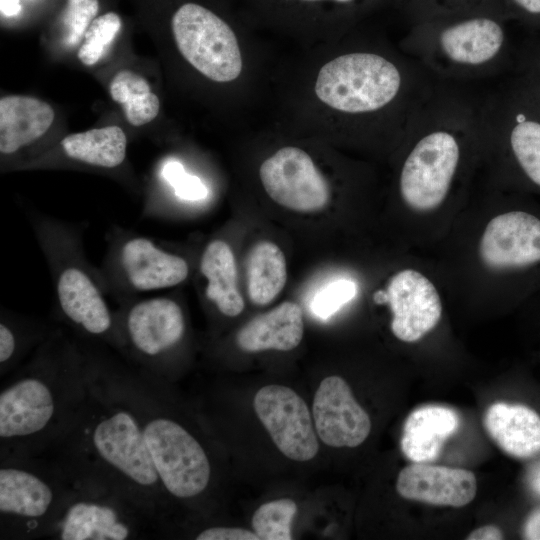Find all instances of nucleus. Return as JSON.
I'll list each match as a JSON object with an SVG mask.
<instances>
[{
  "instance_id": "0eeeda50",
  "label": "nucleus",
  "mask_w": 540,
  "mask_h": 540,
  "mask_svg": "<svg viewBox=\"0 0 540 540\" xmlns=\"http://www.w3.org/2000/svg\"><path fill=\"white\" fill-rule=\"evenodd\" d=\"M144 433L159 479L170 494L189 498L205 490L210 463L186 429L171 419L156 417L145 424Z\"/></svg>"
},
{
  "instance_id": "39448f33",
  "label": "nucleus",
  "mask_w": 540,
  "mask_h": 540,
  "mask_svg": "<svg viewBox=\"0 0 540 540\" xmlns=\"http://www.w3.org/2000/svg\"><path fill=\"white\" fill-rule=\"evenodd\" d=\"M106 241L100 277L119 304L179 286L190 276V261L155 238L114 225Z\"/></svg>"
},
{
  "instance_id": "2f4dec72",
  "label": "nucleus",
  "mask_w": 540,
  "mask_h": 540,
  "mask_svg": "<svg viewBox=\"0 0 540 540\" xmlns=\"http://www.w3.org/2000/svg\"><path fill=\"white\" fill-rule=\"evenodd\" d=\"M515 73L540 92V40L523 45L517 54Z\"/></svg>"
},
{
  "instance_id": "4be33fe9",
  "label": "nucleus",
  "mask_w": 540,
  "mask_h": 540,
  "mask_svg": "<svg viewBox=\"0 0 540 540\" xmlns=\"http://www.w3.org/2000/svg\"><path fill=\"white\" fill-rule=\"evenodd\" d=\"M127 138L118 126H106L67 135L60 142L69 161L105 170H115L126 159Z\"/></svg>"
},
{
  "instance_id": "1a4fd4ad",
  "label": "nucleus",
  "mask_w": 540,
  "mask_h": 540,
  "mask_svg": "<svg viewBox=\"0 0 540 540\" xmlns=\"http://www.w3.org/2000/svg\"><path fill=\"white\" fill-rule=\"evenodd\" d=\"M261 183L272 200L298 212H315L329 201V186L304 150L287 146L265 159L259 169Z\"/></svg>"
},
{
  "instance_id": "bb28decb",
  "label": "nucleus",
  "mask_w": 540,
  "mask_h": 540,
  "mask_svg": "<svg viewBox=\"0 0 540 540\" xmlns=\"http://www.w3.org/2000/svg\"><path fill=\"white\" fill-rule=\"evenodd\" d=\"M121 27V19L108 12L94 19L84 34L77 56L86 66H92L103 56Z\"/></svg>"
},
{
  "instance_id": "f03ea898",
  "label": "nucleus",
  "mask_w": 540,
  "mask_h": 540,
  "mask_svg": "<svg viewBox=\"0 0 540 540\" xmlns=\"http://www.w3.org/2000/svg\"><path fill=\"white\" fill-rule=\"evenodd\" d=\"M401 50L436 79L460 84L496 76L512 61L503 24L479 14L428 18L406 36Z\"/></svg>"
},
{
  "instance_id": "412c9836",
  "label": "nucleus",
  "mask_w": 540,
  "mask_h": 540,
  "mask_svg": "<svg viewBox=\"0 0 540 540\" xmlns=\"http://www.w3.org/2000/svg\"><path fill=\"white\" fill-rule=\"evenodd\" d=\"M200 275L206 280L203 294L216 310L235 317L244 309L237 286V267L231 245L222 238L209 241L199 259Z\"/></svg>"
},
{
  "instance_id": "6e6552de",
  "label": "nucleus",
  "mask_w": 540,
  "mask_h": 540,
  "mask_svg": "<svg viewBox=\"0 0 540 540\" xmlns=\"http://www.w3.org/2000/svg\"><path fill=\"white\" fill-rule=\"evenodd\" d=\"M119 305L118 340L127 342L137 356L157 362L183 341L185 313L174 297H138Z\"/></svg>"
},
{
  "instance_id": "5701e85b",
  "label": "nucleus",
  "mask_w": 540,
  "mask_h": 540,
  "mask_svg": "<svg viewBox=\"0 0 540 540\" xmlns=\"http://www.w3.org/2000/svg\"><path fill=\"white\" fill-rule=\"evenodd\" d=\"M54 494L37 475L15 467L0 470V511L2 514L36 519L51 508Z\"/></svg>"
},
{
  "instance_id": "393cba45",
  "label": "nucleus",
  "mask_w": 540,
  "mask_h": 540,
  "mask_svg": "<svg viewBox=\"0 0 540 540\" xmlns=\"http://www.w3.org/2000/svg\"><path fill=\"white\" fill-rule=\"evenodd\" d=\"M287 280L286 260L281 249L270 241L257 243L247 259L248 295L258 306L271 303Z\"/></svg>"
},
{
  "instance_id": "b1692460",
  "label": "nucleus",
  "mask_w": 540,
  "mask_h": 540,
  "mask_svg": "<svg viewBox=\"0 0 540 540\" xmlns=\"http://www.w3.org/2000/svg\"><path fill=\"white\" fill-rule=\"evenodd\" d=\"M129 526L108 504L81 501L69 507L60 528L63 540H123Z\"/></svg>"
},
{
  "instance_id": "a211bd4d",
  "label": "nucleus",
  "mask_w": 540,
  "mask_h": 540,
  "mask_svg": "<svg viewBox=\"0 0 540 540\" xmlns=\"http://www.w3.org/2000/svg\"><path fill=\"white\" fill-rule=\"evenodd\" d=\"M303 332L301 307L286 301L247 322L237 332L236 343L242 351L250 353L269 349L289 351L299 345Z\"/></svg>"
},
{
  "instance_id": "f8f14e48",
  "label": "nucleus",
  "mask_w": 540,
  "mask_h": 540,
  "mask_svg": "<svg viewBox=\"0 0 540 540\" xmlns=\"http://www.w3.org/2000/svg\"><path fill=\"white\" fill-rule=\"evenodd\" d=\"M374 299L389 305L393 314L391 330L404 342L421 339L441 318L442 305L435 286L413 269L392 276L386 291L376 292Z\"/></svg>"
},
{
  "instance_id": "58836bf2",
  "label": "nucleus",
  "mask_w": 540,
  "mask_h": 540,
  "mask_svg": "<svg viewBox=\"0 0 540 540\" xmlns=\"http://www.w3.org/2000/svg\"><path fill=\"white\" fill-rule=\"evenodd\" d=\"M20 9L19 0H1V12L6 16L15 15Z\"/></svg>"
},
{
  "instance_id": "9d476101",
  "label": "nucleus",
  "mask_w": 540,
  "mask_h": 540,
  "mask_svg": "<svg viewBox=\"0 0 540 540\" xmlns=\"http://www.w3.org/2000/svg\"><path fill=\"white\" fill-rule=\"evenodd\" d=\"M255 412L277 448L295 461H308L318 452V441L305 401L292 389L267 385L254 397Z\"/></svg>"
},
{
  "instance_id": "423d86ee",
  "label": "nucleus",
  "mask_w": 540,
  "mask_h": 540,
  "mask_svg": "<svg viewBox=\"0 0 540 540\" xmlns=\"http://www.w3.org/2000/svg\"><path fill=\"white\" fill-rule=\"evenodd\" d=\"M172 31L181 55L205 77L226 83L240 76L243 59L237 37L212 11L186 3L175 12Z\"/></svg>"
},
{
  "instance_id": "2eb2a0df",
  "label": "nucleus",
  "mask_w": 540,
  "mask_h": 540,
  "mask_svg": "<svg viewBox=\"0 0 540 540\" xmlns=\"http://www.w3.org/2000/svg\"><path fill=\"white\" fill-rule=\"evenodd\" d=\"M396 489L405 499L437 506L462 507L474 499L477 480L469 470L414 463L400 471Z\"/></svg>"
},
{
  "instance_id": "f704fd0d",
  "label": "nucleus",
  "mask_w": 540,
  "mask_h": 540,
  "mask_svg": "<svg viewBox=\"0 0 540 540\" xmlns=\"http://www.w3.org/2000/svg\"><path fill=\"white\" fill-rule=\"evenodd\" d=\"M197 540H260L255 532L241 528L213 527L203 530Z\"/></svg>"
},
{
  "instance_id": "4c0bfd02",
  "label": "nucleus",
  "mask_w": 540,
  "mask_h": 540,
  "mask_svg": "<svg viewBox=\"0 0 540 540\" xmlns=\"http://www.w3.org/2000/svg\"><path fill=\"white\" fill-rule=\"evenodd\" d=\"M524 535L527 539L540 540V510L532 513L527 519Z\"/></svg>"
},
{
  "instance_id": "aec40b11",
  "label": "nucleus",
  "mask_w": 540,
  "mask_h": 540,
  "mask_svg": "<svg viewBox=\"0 0 540 540\" xmlns=\"http://www.w3.org/2000/svg\"><path fill=\"white\" fill-rule=\"evenodd\" d=\"M493 441L508 455L528 458L540 452V416L521 404L497 402L484 416Z\"/></svg>"
},
{
  "instance_id": "dca6fc26",
  "label": "nucleus",
  "mask_w": 540,
  "mask_h": 540,
  "mask_svg": "<svg viewBox=\"0 0 540 540\" xmlns=\"http://www.w3.org/2000/svg\"><path fill=\"white\" fill-rule=\"evenodd\" d=\"M55 410L53 393L37 377H26L0 394V436L24 437L43 430Z\"/></svg>"
},
{
  "instance_id": "9b49d317",
  "label": "nucleus",
  "mask_w": 540,
  "mask_h": 540,
  "mask_svg": "<svg viewBox=\"0 0 540 540\" xmlns=\"http://www.w3.org/2000/svg\"><path fill=\"white\" fill-rule=\"evenodd\" d=\"M91 441L99 457L135 485L155 486L159 476L142 427L124 410L114 411L95 425Z\"/></svg>"
},
{
  "instance_id": "a19ab883",
  "label": "nucleus",
  "mask_w": 540,
  "mask_h": 540,
  "mask_svg": "<svg viewBox=\"0 0 540 540\" xmlns=\"http://www.w3.org/2000/svg\"><path fill=\"white\" fill-rule=\"evenodd\" d=\"M310 1H313V0H310ZM335 1L345 3V2H350V1H352V0H335Z\"/></svg>"
},
{
  "instance_id": "473e14b6",
  "label": "nucleus",
  "mask_w": 540,
  "mask_h": 540,
  "mask_svg": "<svg viewBox=\"0 0 540 540\" xmlns=\"http://www.w3.org/2000/svg\"><path fill=\"white\" fill-rule=\"evenodd\" d=\"M122 107L126 120L133 126H141L152 121L157 116L160 102L154 93L149 92L133 99Z\"/></svg>"
},
{
  "instance_id": "c9c22d12",
  "label": "nucleus",
  "mask_w": 540,
  "mask_h": 540,
  "mask_svg": "<svg viewBox=\"0 0 540 540\" xmlns=\"http://www.w3.org/2000/svg\"><path fill=\"white\" fill-rule=\"evenodd\" d=\"M508 6L518 15L540 19V0H507Z\"/></svg>"
},
{
  "instance_id": "a878e982",
  "label": "nucleus",
  "mask_w": 540,
  "mask_h": 540,
  "mask_svg": "<svg viewBox=\"0 0 540 540\" xmlns=\"http://www.w3.org/2000/svg\"><path fill=\"white\" fill-rule=\"evenodd\" d=\"M297 506L283 498L261 505L252 517V527L261 540H291V523Z\"/></svg>"
},
{
  "instance_id": "c85d7f7f",
  "label": "nucleus",
  "mask_w": 540,
  "mask_h": 540,
  "mask_svg": "<svg viewBox=\"0 0 540 540\" xmlns=\"http://www.w3.org/2000/svg\"><path fill=\"white\" fill-rule=\"evenodd\" d=\"M99 10L98 0H67L61 17L63 42L77 45Z\"/></svg>"
},
{
  "instance_id": "ddd939ff",
  "label": "nucleus",
  "mask_w": 540,
  "mask_h": 540,
  "mask_svg": "<svg viewBox=\"0 0 540 540\" xmlns=\"http://www.w3.org/2000/svg\"><path fill=\"white\" fill-rule=\"evenodd\" d=\"M479 255L496 270L522 271L540 265V217L525 210L497 215L484 230Z\"/></svg>"
},
{
  "instance_id": "f3484780",
  "label": "nucleus",
  "mask_w": 540,
  "mask_h": 540,
  "mask_svg": "<svg viewBox=\"0 0 540 540\" xmlns=\"http://www.w3.org/2000/svg\"><path fill=\"white\" fill-rule=\"evenodd\" d=\"M52 107L38 98L9 95L0 100V152L13 156L33 144L50 128Z\"/></svg>"
},
{
  "instance_id": "c756f323",
  "label": "nucleus",
  "mask_w": 540,
  "mask_h": 540,
  "mask_svg": "<svg viewBox=\"0 0 540 540\" xmlns=\"http://www.w3.org/2000/svg\"><path fill=\"white\" fill-rule=\"evenodd\" d=\"M356 292V284L351 280L333 281L315 294L310 303V310L315 317L326 320L352 300Z\"/></svg>"
},
{
  "instance_id": "ea45409f",
  "label": "nucleus",
  "mask_w": 540,
  "mask_h": 540,
  "mask_svg": "<svg viewBox=\"0 0 540 540\" xmlns=\"http://www.w3.org/2000/svg\"><path fill=\"white\" fill-rule=\"evenodd\" d=\"M533 484L535 487V490L540 494V471L536 474Z\"/></svg>"
},
{
  "instance_id": "f257e3e1",
  "label": "nucleus",
  "mask_w": 540,
  "mask_h": 540,
  "mask_svg": "<svg viewBox=\"0 0 540 540\" xmlns=\"http://www.w3.org/2000/svg\"><path fill=\"white\" fill-rule=\"evenodd\" d=\"M438 81L403 51L357 49L324 64L314 89L323 104L354 126L402 140Z\"/></svg>"
},
{
  "instance_id": "7c9ffc66",
  "label": "nucleus",
  "mask_w": 540,
  "mask_h": 540,
  "mask_svg": "<svg viewBox=\"0 0 540 540\" xmlns=\"http://www.w3.org/2000/svg\"><path fill=\"white\" fill-rule=\"evenodd\" d=\"M149 92L151 91L148 82L130 70L119 71L109 84L111 98L122 106Z\"/></svg>"
},
{
  "instance_id": "cd10ccee",
  "label": "nucleus",
  "mask_w": 540,
  "mask_h": 540,
  "mask_svg": "<svg viewBox=\"0 0 540 540\" xmlns=\"http://www.w3.org/2000/svg\"><path fill=\"white\" fill-rule=\"evenodd\" d=\"M158 176L171 189L173 197L181 203H198L208 197V188L202 180L187 173L183 164L176 159L163 161Z\"/></svg>"
},
{
  "instance_id": "72a5a7b5",
  "label": "nucleus",
  "mask_w": 540,
  "mask_h": 540,
  "mask_svg": "<svg viewBox=\"0 0 540 540\" xmlns=\"http://www.w3.org/2000/svg\"><path fill=\"white\" fill-rule=\"evenodd\" d=\"M0 322V362L7 364L18 353L13 327L4 312L1 311Z\"/></svg>"
},
{
  "instance_id": "4468645a",
  "label": "nucleus",
  "mask_w": 540,
  "mask_h": 540,
  "mask_svg": "<svg viewBox=\"0 0 540 540\" xmlns=\"http://www.w3.org/2000/svg\"><path fill=\"white\" fill-rule=\"evenodd\" d=\"M313 418L318 436L332 447H357L371 431L369 415L339 376L326 377L320 383L313 400Z\"/></svg>"
},
{
  "instance_id": "e433bc0d",
  "label": "nucleus",
  "mask_w": 540,
  "mask_h": 540,
  "mask_svg": "<svg viewBox=\"0 0 540 540\" xmlns=\"http://www.w3.org/2000/svg\"><path fill=\"white\" fill-rule=\"evenodd\" d=\"M503 538L501 530L494 525H486L472 531L468 540H500Z\"/></svg>"
},
{
  "instance_id": "20e7f679",
  "label": "nucleus",
  "mask_w": 540,
  "mask_h": 540,
  "mask_svg": "<svg viewBox=\"0 0 540 540\" xmlns=\"http://www.w3.org/2000/svg\"><path fill=\"white\" fill-rule=\"evenodd\" d=\"M482 143L496 148L513 175L540 191V92L515 73L481 97Z\"/></svg>"
},
{
  "instance_id": "7ed1b4c3",
  "label": "nucleus",
  "mask_w": 540,
  "mask_h": 540,
  "mask_svg": "<svg viewBox=\"0 0 540 540\" xmlns=\"http://www.w3.org/2000/svg\"><path fill=\"white\" fill-rule=\"evenodd\" d=\"M28 218L49 267L61 314L90 336L119 342L116 313L105 299L99 268L89 262L84 252V224L43 212H28Z\"/></svg>"
},
{
  "instance_id": "6ab92c4d",
  "label": "nucleus",
  "mask_w": 540,
  "mask_h": 540,
  "mask_svg": "<svg viewBox=\"0 0 540 540\" xmlns=\"http://www.w3.org/2000/svg\"><path fill=\"white\" fill-rule=\"evenodd\" d=\"M459 423L458 414L445 406L426 405L413 410L404 423L402 452L414 463L434 461Z\"/></svg>"
}]
</instances>
